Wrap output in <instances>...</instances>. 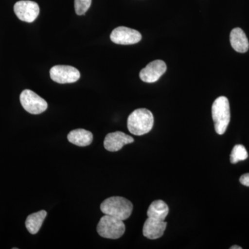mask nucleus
<instances>
[{
  "label": "nucleus",
  "instance_id": "11",
  "mask_svg": "<svg viewBox=\"0 0 249 249\" xmlns=\"http://www.w3.org/2000/svg\"><path fill=\"white\" fill-rule=\"evenodd\" d=\"M166 227L165 221L148 217L144 223L142 234L150 240H156L163 236Z\"/></svg>",
  "mask_w": 249,
  "mask_h": 249
},
{
  "label": "nucleus",
  "instance_id": "4",
  "mask_svg": "<svg viewBox=\"0 0 249 249\" xmlns=\"http://www.w3.org/2000/svg\"><path fill=\"white\" fill-rule=\"evenodd\" d=\"M124 231L125 226L124 221L107 214L101 217L98 224V233L104 238L116 240L122 237Z\"/></svg>",
  "mask_w": 249,
  "mask_h": 249
},
{
  "label": "nucleus",
  "instance_id": "15",
  "mask_svg": "<svg viewBox=\"0 0 249 249\" xmlns=\"http://www.w3.org/2000/svg\"><path fill=\"white\" fill-rule=\"evenodd\" d=\"M169 213V208L166 203L162 200L154 201L147 210V217L165 221Z\"/></svg>",
  "mask_w": 249,
  "mask_h": 249
},
{
  "label": "nucleus",
  "instance_id": "16",
  "mask_svg": "<svg viewBox=\"0 0 249 249\" xmlns=\"http://www.w3.org/2000/svg\"><path fill=\"white\" fill-rule=\"evenodd\" d=\"M248 156V152L244 145H236L232 148L231 154V162L232 163H237L241 160H247Z\"/></svg>",
  "mask_w": 249,
  "mask_h": 249
},
{
  "label": "nucleus",
  "instance_id": "7",
  "mask_svg": "<svg viewBox=\"0 0 249 249\" xmlns=\"http://www.w3.org/2000/svg\"><path fill=\"white\" fill-rule=\"evenodd\" d=\"M14 12L20 20L31 23L38 17L40 7L35 1L21 0L15 4Z\"/></svg>",
  "mask_w": 249,
  "mask_h": 249
},
{
  "label": "nucleus",
  "instance_id": "18",
  "mask_svg": "<svg viewBox=\"0 0 249 249\" xmlns=\"http://www.w3.org/2000/svg\"><path fill=\"white\" fill-rule=\"evenodd\" d=\"M240 181L244 186L249 187V173L242 175L240 178Z\"/></svg>",
  "mask_w": 249,
  "mask_h": 249
},
{
  "label": "nucleus",
  "instance_id": "13",
  "mask_svg": "<svg viewBox=\"0 0 249 249\" xmlns=\"http://www.w3.org/2000/svg\"><path fill=\"white\" fill-rule=\"evenodd\" d=\"M67 139L77 146H88L93 142V134L86 129H76L69 133Z\"/></svg>",
  "mask_w": 249,
  "mask_h": 249
},
{
  "label": "nucleus",
  "instance_id": "10",
  "mask_svg": "<svg viewBox=\"0 0 249 249\" xmlns=\"http://www.w3.org/2000/svg\"><path fill=\"white\" fill-rule=\"evenodd\" d=\"M133 142V137L118 131L107 134L104 140V147L108 151L117 152L122 149L124 145Z\"/></svg>",
  "mask_w": 249,
  "mask_h": 249
},
{
  "label": "nucleus",
  "instance_id": "9",
  "mask_svg": "<svg viewBox=\"0 0 249 249\" xmlns=\"http://www.w3.org/2000/svg\"><path fill=\"white\" fill-rule=\"evenodd\" d=\"M167 66L163 60H157L150 62L139 73L142 81L147 83H155L166 71Z\"/></svg>",
  "mask_w": 249,
  "mask_h": 249
},
{
  "label": "nucleus",
  "instance_id": "19",
  "mask_svg": "<svg viewBox=\"0 0 249 249\" xmlns=\"http://www.w3.org/2000/svg\"><path fill=\"white\" fill-rule=\"evenodd\" d=\"M231 249H242V247H239V246H232L231 247Z\"/></svg>",
  "mask_w": 249,
  "mask_h": 249
},
{
  "label": "nucleus",
  "instance_id": "6",
  "mask_svg": "<svg viewBox=\"0 0 249 249\" xmlns=\"http://www.w3.org/2000/svg\"><path fill=\"white\" fill-rule=\"evenodd\" d=\"M50 77L55 83L67 84L78 81L80 73L75 67L69 65H55L51 69Z\"/></svg>",
  "mask_w": 249,
  "mask_h": 249
},
{
  "label": "nucleus",
  "instance_id": "1",
  "mask_svg": "<svg viewBox=\"0 0 249 249\" xmlns=\"http://www.w3.org/2000/svg\"><path fill=\"white\" fill-rule=\"evenodd\" d=\"M154 125L152 113L145 108L136 109L127 119V128L131 134L142 136L150 132Z\"/></svg>",
  "mask_w": 249,
  "mask_h": 249
},
{
  "label": "nucleus",
  "instance_id": "5",
  "mask_svg": "<svg viewBox=\"0 0 249 249\" xmlns=\"http://www.w3.org/2000/svg\"><path fill=\"white\" fill-rule=\"evenodd\" d=\"M19 100L23 108L30 114H42L48 107L47 101L30 89L24 90L21 93Z\"/></svg>",
  "mask_w": 249,
  "mask_h": 249
},
{
  "label": "nucleus",
  "instance_id": "3",
  "mask_svg": "<svg viewBox=\"0 0 249 249\" xmlns=\"http://www.w3.org/2000/svg\"><path fill=\"white\" fill-rule=\"evenodd\" d=\"M213 120L214 129L219 135L225 133L231 120L230 105L225 96H220L214 101L212 106Z\"/></svg>",
  "mask_w": 249,
  "mask_h": 249
},
{
  "label": "nucleus",
  "instance_id": "14",
  "mask_svg": "<svg viewBox=\"0 0 249 249\" xmlns=\"http://www.w3.org/2000/svg\"><path fill=\"white\" fill-rule=\"evenodd\" d=\"M47 215V211L44 210L29 214L25 222V226L28 231L32 235H35L38 232Z\"/></svg>",
  "mask_w": 249,
  "mask_h": 249
},
{
  "label": "nucleus",
  "instance_id": "2",
  "mask_svg": "<svg viewBox=\"0 0 249 249\" xmlns=\"http://www.w3.org/2000/svg\"><path fill=\"white\" fill-rule=\"evenodd\" d=\"M101 211L105 214L124 221L130 217L133 205L128 199L122 196H111L103 201Z\"/></svg>",
  "mask_w": 249,
  "mask_h": 249
},
{
  "label": "nucleus",
  "instance_id": "17",
  "mask_svg": "<svg viewBox=\"0 0 249 249\" xmlns=\"http://www.w3.org/2000/svg\"><path fill=\"white\" fill-rule=\"evenodd\" d=\"M91 4V0H75V11L78 16H83L89 9Z\"/></svg>",
  "mask_w": 249,
  "mask_h": 249
},
{
  "label": "nucleus",
  "instance_id": "8",
  "mask_svg": "<svg viewBox=\"0 0 249 249\" xmlns=\"http://www.w3.org/2000/svg\"><path fill=\"white\" fill-rule=\"evenodd\" d=\"M142 38V34L138 31L125 27L116 28L110 35V39L113 42L122 45L138 43Z\"/></svg>",
  "mask_w": 249,
  "mask_h": 249
},
{
  "label": "nucleus",
  "instance_id": "12",
  "mask_svg": "<svg viewBox=\"0 0 249 249\" xmlns=\"http://www.w3.org/2000/svg\"><path fill=\"white\" fill-rule=\"evenodd\" d=\"M230 42L232 48L239 53H246L249 49V42L245 33L240 28H235L231 32Z\"/></svg>",
  "mask_w": 249,
  "mask_h": 249
}]
</instances>
